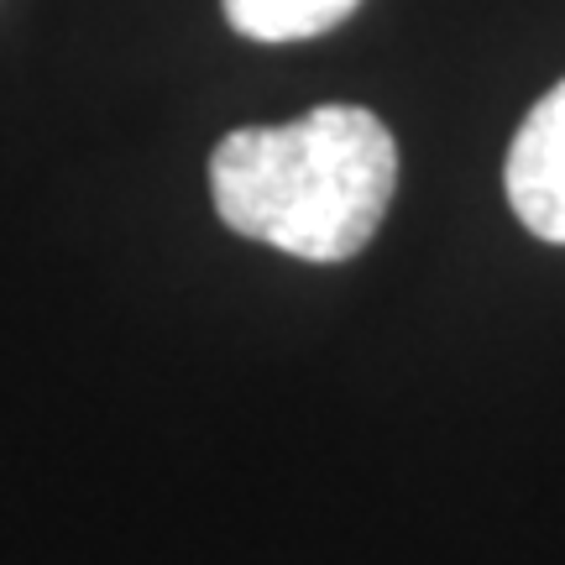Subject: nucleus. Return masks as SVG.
<instances>
[{
    "label": "nucleus",
    "mask_w": 565,
    "mask_h": 565,
    "mask_svg": "<svg viewBox=\"0 0 565 565\" xmlns=\"http://www.w3.org/2000/svg\"><path fill=\"white\" fill-rule=\"evenodd\" d=\"M508 204L540 236L565 246V79L534 105L508 147Z\"/></svg>",
    "instance_id": "f03ea898"
},
{
    "label": "nucleus",
    "mask_w": 565,
    "mask_h": 565,
    "mask_svg": "<svg viewBox=\"0 0 565 565\" xmlns=\"http://www.w3.org/2000/svg\"><path fill=\"white\" fill-rule=\"evenodd\" d=\"M398 189V147L362 105H320L299 121L242 126L210 158V194L236 236L299 263L356 257Z\"/></svg>",
    "instance_id": "f257e3e1"
},
{
    "label": "nucleus",
    "mask_w": 565,
    "mask_h": 565,
    "mask_svg": "<svg viewBox=\"0 0 565 565\" xmlns=\"http://www.w3.org/2000/svg\"><path fill=\"white\" fill-rule=\"evenodd\" d=\"M362 0H225V21L252 42H303L335 32Z\"/></svg>",
    "instance_id": "7ed1b4c3"
}]
</instances>
